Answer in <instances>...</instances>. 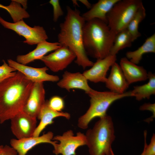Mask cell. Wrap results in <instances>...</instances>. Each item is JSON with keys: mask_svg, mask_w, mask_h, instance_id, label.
Instances as JSON below:
<instances>
[{"mask_svg": "<svg viewBox=\"0 0 155 155\" xmlns=\"http://www.w3.org/2000/svg\"><path fill=\"white\" fill-rule=\"evenodd\" d=\"M140 109V110H148L152 112L153 115L150 121H152V118H154L155 117V103L151 104L150 103H145L141 106Z\"/></svg>", "mask_w": 155, "mask_h": 155, "instance_id": "30", "label": "cell"}, {"mask_svg": "<svg viewBox=\"0 0 155 155\" xmlns=\"http://www.w3.org/2000/svg\"><path fill=\"white\" fill-rule=\"evenodd\" d=\"M7 61L10 66L21 72L34 83L43 82L44 81L55 82L59 80L58 76L47 73L49 69L46 66L35 68L20 63L10 59H7Z\"/></svg>", "mask_w": 155, "mask_h": 155, "instance_id": "11", "label": "cell"}, {"mask_svg": "<svg viewBox=\"0 0 155 155\" xmlns=\"http://www.w3.org/2000/svg\"><path fill=\"white\" fill-rule=\"evenodd\" d=\"M72 1L73 2V3L75 4V5H78V4L76 0H72Z\"/></svg>", "mask_w": 155, "mask_h": 155, "instance_id": "34", "label": "cell"}, {"mask_svg": "<svg viewBox=\"0 0 155 155\" xmlns=\"http://www.w3.org/2000/svg\"><path fill=\"white\" fill-rule=\"evenodd\" d=\"M59 117H63L69 119L71 117V115L67 112H58L53 110L49 106L48 100H46L38 115L37 118L40 120V121L37 126L33 136L36 137L40 136L41 132L47 126L53 123L54 119Z\"/></svg>", "mask_w": 155, "mask_h": 155, "instance_id": "16", "label": "cell"}, {"mask_svg": "<svg viewBox=\"0 0 155 155\" xmlns=\"http://www.w3.org/2000/svg\"><path fill=\"white\" fill-rule=\"evenodd\" d=\"M0 23L5 28L12 30L26 39L24 42L30 45L46 41L48 36L44 28L40 26L31 27L22 20L15 23L4 20L0 16Z\"/></svg>", "mask_w": 155, "mask_h": 155, "instance_id": "8", "label": "cell"}, {"mask_svg": "<svg viewBox=\"0 0 155 155\" xmlns=\"http://www.w3.org/2000/svg\"><path fill=\"white\" fill-rule=\"evenodd\" d=\"M141 0H119L106 16L107 24L116 35L127 27L139 7Z\"/></svg>", "mask_w": 155, "mask_h": 155, "instance_id": "6", "label": "cell"}, {"mask_svg": "<svg viewBox=\"0 0 155 155\" xmlns=\"http://www.w3.org/2000/svg\"><path fill=\"white\" fill-rule=\"evenodd\" d=\"M79 1L83 4L88 9H90L92 6V5L87 0H80Z\"/></svg>", "mask_w": 155, "mask_h": 155, "instance_id": "31", "label": "cell"}, {"mask_svg": "<svg viewBox=\"0 0 155 155\" xmlns=\"http://www.w3.org/2000/svg\"><path fill=\"white\" fill-rule=\"evenodd\" d=\"M144 150L145 155H155V135L153 134L149 145L146 143L147 131L144 133Z\"/></svg>", "mask_w": 155, "mask_h": 155, "instance_id": "27", "label": "cell"}, {"mask_svg": "<svg viewBox=\"0 0 155 155\" xmlns=\"http://www.w3.org/2000/svg\"><path fill=\"white\" fill-rule=\"evenodd\" d=\"M16 150L11 146L5 145L3 146L0 153V155H17Z\"/></svg>", "mask_w": 155, "mask_h": 155, "instance_id": "29", "label": "cell"}, {"mask_svg": "<svg viewBox=\"0 0 155 155\" xmlns=\"http://www.w3.org/2000/svg\"><path fill=\"white\" fill-rule=\"evenodd\" d=\"M88 81L80 72L71 73L66 71L57 84L60 88L68 92L72 89H79L84 91L87 94L92 89L88 85Z\"/></svg>", "mask_w": 155, "mask_h": 155, "instance_id": "15", "label": "cell"}, {"mask_svg": "<svg viewBox=\"0 0 155 155\" xmlns=\"http://www.w3.org/2000/svg\"><path fill=\"white\" fill-rule=\"evenodd\" d=\"M34 83L21 72L0 83V123L23 111Z\"/></svg>", "mask_w": 155, "mask_h": 155, "instance_id": "1", "label": "cell"}, {"mask_svg": "<svg viewBox=\"0 0 155 155\" xmlns=\"http://www.w3.org/2000/svg\"><path fill=\"white\" fill-rule=\"evenodd\" d=\"M105 83L110 91L119 94L125 92L129 85L119 65L116 62L111 66L110 74Z\"/></svg>", "mask_w": 155, "mask_h": 155, "instance_id": "19", "label": "cell"}, {"mask_svg": "<svg viewBox=\"0 0 155 155\" xmlns=\"http://www.w3.org/2000/svg\"><path fill=\"white\" fill-rule=\"evenodd\" d=\"M49 3L53 7V20L56 22L59 18L63 14V11L60 6L59 1L58 0H51Z\"/></svg>", "mask_w": 155, "mask_h": 155, "instance_id": "28", "label": "cell"}, {"mask_svg": "<svg viewBox=\"0 0 155 155\" xmlns=\"http://www.w3.org/2000/svg\"><path fill=\"white\" fill-rule=\"evenodd\" d=\"M75 53L68 48L62 46L40 59L49 69L56 72L66 68L75 59Z\"/></svg>", "mask_w": 155, "mask_h": 155, "instance_id": "9", "label": "cell"}, {"mask_svg": "<svg viewBox=\"0 0 155 155\" xmlns=\"http://www.w3.org/2000/svg\"><path fill=\"white\" fill-rule=\"evenodd\" d=\"M117 60L116 55H109L105 57L97 59L90 69L82 74L88 80L94 83L105 82L106 75L110 67Z\"/></svg>", "mask_w": 155, "mask_h": 155, "instance_id": "12", "label": "cell"}, {"mask_svg": "<svg viewBox=\"0 0 155 155\" xmlns=\"http://www.w3.org/2000/svg\"><path fill=\"white\" fill-rule=\"evenodd\" d=\"M49 106L53 110L58 111L62 112L64 108V101L62 98L58 96H54L48 100Z\"/></svg>", "mask_w": 155, "mask_h": 155, "instance_id": "26", "label": "cell"}, {"mask_svg": "<svg viewBox=\"0 0 155 155\" xmlns=\"http://www.w3.org/2000/svg\"><path fill=\"white\" fill-rule=\"evenodd\" d=\"M53 140L59 142L58 143L56 141L52 145L53 153L56 155H76L77 148L87 144L85 134L79 132L75 135L71 130L64 132L61 135L54 136Z\"/></svg>", "mask_w": 155, "mask_h": 155, "instance_id": "7", "label": "cell"}, {"mask_svg": "<svg viewBox=\"0 0 155 155\" xmlns=\"http://www.w3.org/2000/svg\"><path fill=\"white\" fill-rule=\"evenodd\" d=\"M61 46L58 42H50L46 41L41 42L37 44L36 48L33 51L25 55L17 56L16 62L26 65L36 60H40L48 53L54 51Z\"/></svg>", "mask_w": 155, "mask_h": 155, "instance_id": "17", "label": "cell"}, {"mask_svg": "<svg viewBox=\"0 0 155 155\" xmlns=\"http://www.w3.org/2000/svg\"><path fill=\"white\" fill-rule=\"evenodd\" d=\"M3 5L0 3V8H3Z\"/></svg>", "mask_w": 155, "mask_h": 155, "instance_id": "36", "label": "cell"}, {"mask_svg": "<svg viewBox=\"0 0 155 155\" xmlns=\"http://www.w3.org/2000/svg\"><path fill=\"white\" fill-rule=\"evenodd\" d=\"M148 82L141 86L133 87L131 91V96L135 97L138 101L145 98L149 99L152 95L155 94V75L151 72L148 73Z\"/></svg>", "mask_w": 155, "mask_h": 155, "instance_id": "22", "label": "cell"}, {"mask_svg": "<svg viewBox=\"0 0 155 155\" xmlns=\"http://www.w3.org/2000/svg\"><path fill=\"white\" fill-rule=\"evenodd\" d=\"M3 64L0 66V83L5 79L15 75L17 71L10 66L5 61L3 60Z\"/></svg>", "mask_w": 155, "mask_h": 155, "instance_id": "25", "label": "cell"}, {"mask_svg": "<svg viewBox=\"0 0 155 155\" xmlns=\"http://www.w3.org/2000/svg\"><path fill=\"white\" fill-rule=\"evenodd\" d=\"M45 96L43 82L34 83L23 111L37 118L41 107L46 101Z\"/></svg>", "mask_w": 155, "mask_h": 155, "instance_id": "13", "label": "cell"}, {"mask_svg": "<svg viewBox=\"0 0 155 155\" xmlns=\"http://www.w3.org/2000/svg\"><path fill=\"white\" fill-rule=\"evenodd\" d=\"M67 10L65 20L60 25L58 42L75 53V63L78 66L84 69L92 67L94 63L88 58L83 43L82 30L86 22L78 10L67 6Z\"/></svg>", "mask_w": 155, "mask_h": 155, "instance_id": "2", "label": "cell"}, {"mask_svg": "<svg viewBox=\"0 0 155 155\" xmlns=\"http://www.w3.org/2000/svg\"><path fill=\"white\" fill-rule=\"evenodd\" d=\"M155 53V34L147 38L143 44L137 50L126 53V58L132 62L137 65L145 54Z\"/></svg>", "mask_w": 155, "mask_h": 155, "instance_id": "21", "label": "cell"}, {"mask_svg": "<svg viewBox=\"0 0 155 155\" xmlns=\"http://www.w3.org/2000/svg\"><path fill=\"white\" fill-rule=\"evenodd\" d=\"M85 135L90 155H111V145L115 135L111 116L106 115L99 118Z\"/></svg>", "mask_w": 155, "mask_h": 155, "instance_id": "4", "label": "cell"}, {"mask_svg": "<svg viewBox=\"0 0 155 155\" xmlns=\"http://www.w3.org/2000/svg\"><path fill=\"white\" fill-rule=\"evenodd\" d=\"M146 15V10L143 4L138 9L127 27V29L131 35L133 42L141 35L138 30L139 26Z\"/></svg>", "mask_w": 155, "mask_h": 155, "instance_id": "24", "label": "cell"}, {"mask_svg": "<svg viewBox=\"0 0 155 155\" xmlns=\"http://www.w3.org/2000/svg\"><path fill=\"white\" fill-rule=\"evenodd\" d=\"M119 0H99L92 5L89 10L82 16L86 22L96 19L107 24L106 16L111 8Z\"/></svg>", "mask_w": 155, "mask_h": 155, "instance_id": "20", "label": "cell"}, {"mask_svg": "<svg viewBox=\"0 0 155 155\" xmlns=\"http://www.w3.org/2000/svg\"><path fill=\"white\" fill-rule=\"evenodd\" d=\"M119 65L129 85L148 78V73L142 66L137 65L126 57L121 59Z\"/></svg>", "mask_w": 155, "mask_h": 155, "instance_id": "18", "label": "cell"}, {"mask_svg": "<svg viewBox=\"0 0 155 155\" xmlns=\"http://www.w3.org/2000/svg\"><path fill=\"white\" fill-rule=\"evenodd\" d=\"M133 42L131 36L127 29L122 30L116 35L110 55H116L120 50L131 47Z\"/></svg>", "mask_w": 155, "mask_h": 155, "instance_id": "23", "label": "cell"}, {"mask_svg": "<svg viewBox=\"0 0 155 155\" xmlns=\"http://www.w3.org/2000/svg\"><path fill=\"white\" fill-rule=\"evenodd\" d=\"M36 119L22 111L10 119L11 131L16 139L33 136L37 127Z\"/></svg>", "mask_w": 155, "mask_h": 155, "instance_id": "10", "label": "cell"}, {"mask_svg": "<svg viewBox=\"0 0 155 155\" xmlns=\"http://www.w3.org/2000/svg\"><path fill=\"white\" fill-rule=\"evenodd\" d=\"M82 34L83 45L87 55L97 59L110 55L116 34L106 23L96 19L86 22Z\"/></svg>", "mask_w": 155, "mask_h": 155, "instance_id": "3", "label": "cell"}, {"mask_svg": "<svg viewBox=\"0 0 155 155\" xmlns=\"http://www.w3.org/2000/svg\"><path fill=\"white\" fill-rule=\"evenodd\" d=\"M111 155H115V154H114L113 151V150H112L111 151ZM140 155H145V153H144V150H143L142 152V153Z\"/></svg>", "mask_w": 155, "mask_h": 155, "instance_id": "33", "label": "cell"}, {"mask_svg": "<svg viewBox=\"0 0 155 155\" xmlns=\"http://www.w3.org/2000/svg\"><path fill=\"white\" fill-rule=\"evenodd\" d=\"M90 98V105L86 112L80 117L77 125L80 128L85 129L93 119L103 117L107 110L115 101L123 98L131 96V91L118 94L110 91L100 92L93 89L87 94Z\"/></svg>", "mask_w": 155, "mask_h": 155, "instance_id": "5", "label": "cell"}, {"mask_svg": "<svg viewBox=\"0 0 155 155\" xmlns=\"http://www.w3.org/2000/svg\"><path fill=\"white\" fill-rule=\"evenodd\" d=\"M53 133L49 131L38 137H31L21 139H12L10 140V146L17 151L18 155H26L30 149L39 144L46 143L52 145L56 141H53Z\"/></svg>", "mask_w": 155, "mask_h": 155, "instance_id": "14", "label": "cell"}, {"mask_svg": "<svg viewBox=\"0 0 155 155\" xmlns=\"http://www.w3.org/2000/svg\"><path fill=\"white\" fill-rule=\"evenodd\" d=\"M3 146L2 145H0V153L3 147Z\"/></svg>", "mask_w": 155, "mask_h": 155, "instance_id": "35", "label": "cell"}, {"mask_svg": "<svg viewBox=\"0 0 155 155\" xmlns=\"http://www.w3.org/2000/svg\"><path fill=\"white\" fill-rule=\"evenodd\" d=\"M15 1L20 3V5L22 4L23 6V8L26 9L27 6V0H15Z\"/></svg>", "mask_w": 155, "mask_h": 155, "instance_id": "32", "label": "cell"}]
</instances>
